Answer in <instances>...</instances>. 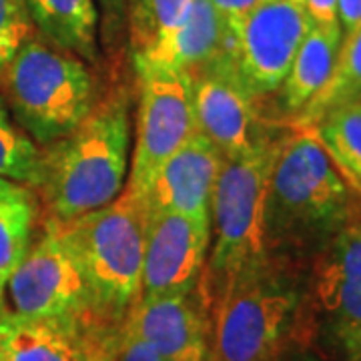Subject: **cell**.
<instances>
[{"label":"cell","mask_w":361,"mask_h":361,"mask_svg":"<svg viewBox=\"0 0 361 361\" xmlns=\"http://www.w3.org/2000/svg\"><path fill=\"white\" fill-rule=\"evenodd\" d=\"M310 305L289 259L249 263L211 301L207 361H285L305 334Z\"/></svg>","instance_id":"1"},{"label":"cell","mask_w":361,"mask_h":361,"mask_svg":"<svg viewBox=\"0 0 361 361\" xmlns=\"http://www.w3.org/2000/svg\"><path fill=\"white\" fill-rule=\"evenodd\" d=\"M360 203L310 130L287 135L265 201V251L289 259L317 253Z\"/></svg>","instance_id":"2"},{"label":"cell","mask_w":361,"mask_h":361,"mask_svg":"<svg viewBox=\"0 0 361 361\" xmlns=\"http://www.w3.org/2000/svg\"><path fill=\"white\" fill-rule=\"evenodd\" d=\"M42 153L40 189L51 219L73 221L121 195L129 169V97L113 90Z\"/></svg>","instance_id":"3"},{"label":"cell","mask_w":361,"mask_h":361,"mask_svg":"<svg viewBox=\"0 0 361 361\" xmlns=\"http://www.w3.org/2000/svg\"><path fill=\"white\" fill-rule=\"evenodd\" d=\"M147 225L145 197L130 187L109 205L61 223L101 322H123L141 297Z\"/></svg>","instance_id":"4"},{"label":"cell","mask_w":361,"mask_h":361,"mask_svg":"<svg viewBox=\"0 0 361 361\" xmlns=\"http://www.w3.org/2000/svg\"><path fill=\"white\" fill-rule=\"evenodd\" d=\"M283 141L263 135L243 155L223 163L211 197L213 251L201 277L209 305L229 277L267 255L265 201Z\"/></svg>","instance_id":"5"},{"label":"cell","mask_w":361,"mask_h":361,"mask_svg":"<svg viewBox=\"0 0 361 361\" xmlns=\"http://www.w3.org/2000/svg\"><path fill=\"white\" fill-rule=\"evenodd\" d=\"M0 89L16 123L44 147L66 137L94 106L85 63L35 37L4 66Z\"/></svg>","instance_id":"6"},{"label":"cell","mask_w":361,"mask_h":361,"mask_svg":"<svg viewBox=\"0 0 361 361\" xmlns=\"http://www.w3.org/2000/svg\"><path fill=\"white\" fill-rule=\"evenodd\" d=\"M311 26L301 0L259 2L243 16L229 18L227 44L207 66L227 73L253 101H259L283 85Z\"/></svg>","instance_id":"7"},{"label":"cell","mask_w":361,"mask_h":361,"mask_svg":"<svg viewBox=\"0 0 361 361\" xmlns=\"http://www.w3.org/2000/svg\"><path fill=\"white\" fill-rule=\"evenodd\" d=\"M4 291H8L11 301L8 313L20 317H97L89 285L66 245L61 221L51 217H47L40 239L26 251Z\"/></svg>","instance_id":"8"},{"label":"cell","mask_w":361,"mask_h":361,"mask_svg":"<svg viewBox=\"0 0 361 361\" xmlns=\"http://www.w3.org/2000/svg\"><path fill=\"white\" fill-rule=\"evenodd\" d=\"M141 99L129 185L145 197L157 171L195 135L193 80L173 68H137Z\"/></svg>","instance_id":"9"},{"label":"cell","mask_w":361,"mask_h":361,"mask_svg":"<svg viewBox=\"0 0 361 361\" xmlns=\"http://www.w3.org/2000/svg\"><path fill=\"white\" fill-rule=\"evenodd\" d=\"M310 297L343 361H361V205L315 253Z\"/></svg>","instance_id":"10"},{"label":"cell","mask_w":361,"mask_h":361,"mask_svg":"<svg viewBox=\"0 0 361 361\" xmlns=\"http://www.w3.org/2000/svg\"><path fill=\"white\" fill-rule=\"evenodd\" d=\"M209 245L211 221L179 213H151L145 237L139 299L193 291L205 273Z\"/></svg>","instance_id":"11"},{"label":"cell","mask_w":361,"mask_h":361,"mask_svg":"<svg viewBox=\"0 0 361 361\" xmlns=\"http://www.w3.org/2000/svg\"><path fill=\"white\" fill-rule=\"evenodd\" d=\"M123 323L165 361H207L211 305L201 283L183 295L139 299Z\"/></svg>","instance_id":"12"},{"label":"cell","mask_w":361,"mask_h":361,"mask_svg":"<svg viewBox=\"0 0 361 361\" xmlns=\"http://www.w3.org/2000/svg\"><path fill=\"white\" fill-rule=\"evenodd\" d=\"M193 80L195 133L209 141L225 161L249 151L263 137L257 130L255 101L237 80L215 66L189 73Z\"/></svg>","instance_id":"13"},{"label":"cell","mask_w":361,"mask_h":361,"mask_svg":"<svg viewBox=\"0 0 361 361\" xmlns=\"http://www.w3.org/2000/svg\"><path fill=\"white\" fill-rule=\"evenodd\" d=\"M225 159L195 133L175 155L157 171L145 203L151 213H179L199 221H211V197Z\"/></svg>","instance_id":"14"},{"label":"cell","mask_w":361,"mask_h":361,"mask_svg":"<svg viewBox=\"0 0 361 361\" xmlns=\"http://www.w3.org/2000/svg\"><path fill=\"white\" fill-rule=\"evenodd\" d=\"M97 317H20L0 311L6 361H99Z\"/></svg>","instance_id":"15"},{"label":"cell","mask_w":361,"mask_h":361,"mask_svg":"<svg viewBox=\"0 0 361 361\" xmlns=\"http://www.w3.org/2000/svg\"><path fill=\"white\" fill-rule=\"evenodd\" d=\"M227 37L229 18H225L211 0H191L183 25L155 51L135 59V66L195 73L221 56Z\"/></svg>","instance_id":"16"},{"label":"cell","mask_w":361,"mask_h":361,"mask_svg":"<svg viewBox=\"0 0 361 361\" xmlns=\"http://www.w3.org/2000/svg\"><path fill=\"white\" fill-rule=\"evenodd\" d=\"M343 30L337 25H313L297 51L283 85L279 101L285 113L297 115L327 85L334 73Z\"/></svg>","instance_id":"17"},{"label":"cell","mask_w":361,"mask_h":361,"mask_svg":"<svg viewBox=\"0 0 361 361\" xmlns=\"http://www.w3.org/2000/svg\"><path fill=\"white\" fill-rule=\"evenodd\" d=\"M32 23L56 49L97 59V11L92 0H26Z\"/></svg>","instance_id":"18"},{"label":"cell","mask_w":361,"mask_h":361,"mask_svg":"<svg viewBox=\"0 0 361 361\" xmlns=\"http://www.w3.org/2000/svg\"><path fill=\"white\" fill-rule=\"evenodd\" d=\"M39 205L28 185L0 177V311L14 269L32 245Z\"/></svg>","instance_id":"19"},{"label":"cell","mask_w":361,"mask_h":361,"mask_svg":"<svg viewBox=\"0 0 361 361\" xmlns=\"http://www.w3.org/2000/svg\"><path fill=\"white\" fill-rule=\"evenodd\" d=\"M310 133L349 187L361 193V101L327 111Z\"/></svg>","instance_id":"20"},{"label":"cell","mask_w":361,"mask_h":361,"mask_svg":"<svg viewBox=\"0 0 361 361\" xmlns=\"http://www.w3.org/2000/svg\"><path fill=\"white\" fill-rule=\"evenodd\" d=\"M361 101V26L343 35L334 73L310 103L297 113V129L310 130L327 111Z\"/></svg>","instance_id":"21"},{"label":"cell","mask_w":361,"mask_h":361,"mask_svg":"<svg viewBox=\"0 0 361 361\" xmlns=\"http://www.w3.org/2000/svg\"><path fill=\"white\" fill-rule=\"evenodd\" d=\"M191 0H133L130 37L135 59L155 51L183 25Z\"/></svg>","instance_id":"22"},{"label":"cell","mask_w":361,"mask_h":361,"mask_svg":"<svg viewBox=\"0 0 361 361\" xmlns=\"http://www.w3.org/2000/svg\"><path fill=\"white\" fill-rule=\"evenodd\" d=\"M0 177L2 179L40 185L42 180V153L18 129L0 101Z\"/></svg>","instance_id":"23"},{"label":"cell","mask_w":361,"mask_h":361,"mask_svg":"<svg viewBox=\"0 0 361 361\" xmlns=\"http://www.w3.org/2000/svg\"><path fill=\"white\" fill-rule=\"evenodd\" d=\"M99 361H165L151 343L133 334L123 322L99 329Z\"/></svg>","instance_id":"24"},{"label":"cell","mask_w":361,"mask_h":361,"mask_svg":"<svg viewBox=\"0 0 361 361\" xmlns=\"http://www.w3.org/2000/svg\"><path fill=\"white\" fill-rule=\"evenodd\" d=\"M35 37L26 0H0V75L26 40Z\"/></svg>","instance_id":"25"},{"label":"cell","mask_w":361,"mask_h":361,"mask_svg":"<svg viewBox=\"0 0 361 361\" xmlns=\"http://www.w3.org/2000/svg\"><path fill=\"white\" fill-rule=\"evenodd\" d=\"M310 20L317 26L337 25V0H301Z\"/></svg>","instance_id":"26"},{"label":"cell","mask_w":361,"mask_h":361,"mask_svg":"<svg viewBox=\"0 0 361 361\" xmlns=\"http://www.w3.org/2000/svg\"><path fill=\"white\" fill-rule=\"evenodd\" d=\"M337 20L343 35L361 26V0H337Z\"/></svg>","instance_id":"27"},{"label":"cell","mask_w":361,"mask_h":361,"mask_svg":"<svg viewBox=\"0 0 361 361\" xmlns=\"http://www.w3.org/2000/svg\"><path fill=\"white\" fill-rule=\"evenodd\" d=\"M261 0H211V4L219 11L225 18H239L249 11H253Z\"/></svg>","instance_id":"28"},{"label":"cell","mask_w":361,"mask_h":361,"mask_svg":"<svg viewBox=\"0 0 361 361\" xmlns=\"http://www.w3.org/2000/svg\"><path fill=\"white\" fill-rule=\"evenodd\" d=\"M285 361H317L315 357H311V355H295V357H287Z\"/></svg>","instance_id":"29"},{"label":"cell","mask_w":361,"mask_h":361,"mask_svg":"<svg viewBox=\"0 0 361 361\" xmlns=\"http://www.w3.org/2000/svg\"><path fill=\"white\" fill-rule=\"evenodd\" d=\"M0 361H6L4 360V353H2V349H0Z\"/></svg>","instance_id":"30"},{"label":"cell","mask_w":361,"mask_h":361,"mask_svg":"<svg viewBox=\"0 0 361 361\" xmlns=\"http://www.w3.org/2000/svg\"><path fill=\"white\" fill-rule=\"evenodd\" d=\"M261 2H273V0H261Z\"/></svg>","instance_id":"31"}]
</instances>
